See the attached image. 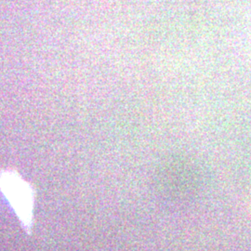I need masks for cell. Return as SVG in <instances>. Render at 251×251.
I'll use <instances>...</instances> for the list:
<instances>
[{"label":"cell","mask_w":251,"mask_h":251,"mask_svg":"<svg viewBox=\"0 0 251 251\" xmlns=\"http://www.w3.org/2000/svg\"><path fill=\"white\" fill-rule=\"evenodd\" d=\"M0 190L13 207L24 227L31 230L34 191L16 171H0Z\"/></svg>","instance_id":"obj_1"}]
</instances>
